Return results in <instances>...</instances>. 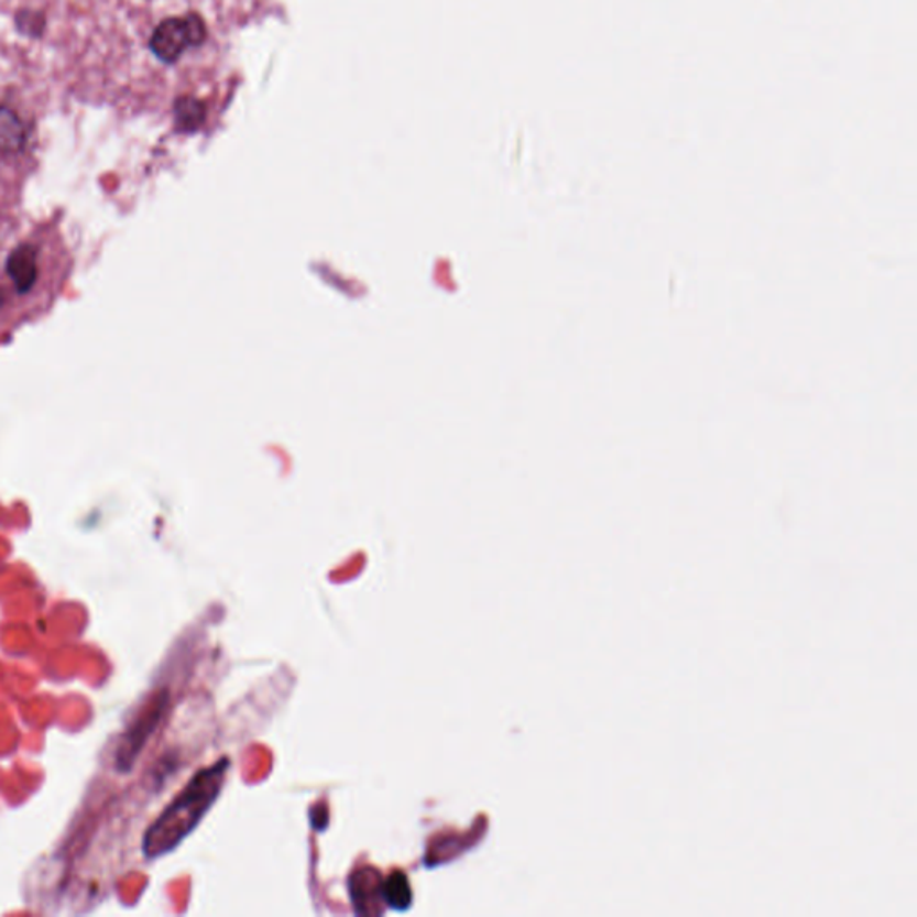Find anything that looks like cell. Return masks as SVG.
I'll return each mask as SVG.
<instances>
[{
    "mask_svg": "<svg viewBox=\"0 0 917 917\" xmlns=\"http://www.w3.org/2000/svg\"><path fill=\"white\" fill-rule=\"evenodd\" d=\"M4 273L19 296L30 294L42 279V259L39 245L33 242H20L6 259Z\"/></svg>",
    "mask_w": 917,
    "mask_h": 917,
    "instance_id": "3957f363",
    "label": "cell"
},
{
    "mask_svg": "<svg viewBox=\"0 0 917 917\" xmlns=\"http://www.w3.org/2000/svg\"><path fill=\"white\" fill-rule=\"evenodd\" d=\"M230 762L219 760L217 764L199 771L185 785L164 814L151 825L144 837V855L150 860L160 859L176 850L221 796Z\"/></svg>",
    "mask_w": 917,
    "mask_h": 917,
    "instance_id": "6da1fadb",
    "label": "cell"
},
{
    "mask_svg": "<svg viewBox=\"0 0 917 917\" xmlns=\"http://www.w3.org/2000/svg\"><path fill=\"white\" fill-rule=\"evenodd\" d=\"M164 708L165 699L154 701L153 705L145 710V713L140 716L139 721H137L135 725L131 728V731H128L124 742H122L121 747H119V754H117L119 767L130 768L131 765H133L137 756H139L140 750H142V745L148 742V739H150L154 728L159 724L160 717L164 713Z\"/></svg>",
    "mask_w": 917,
    "mask_h": 917,
    "instance_id": "277c9868",
    "label": "cell"
},
{
    "mask_svg": "<svg viewBox=\"0 0 917 917\" xmlns=\"http://www.w3.org/2000/svg\"><path fill=\"white\" fill-rule=\"evenodd\" d=\"M174 128L179 133H196L207 122V105L194 96H182L174 101Z\"/></svg>",
    "mask_w": 917,
    "mask_h": 917,
    "instance_id": "8992f818",
    "label": "cell"
},
{
    "mask_svg": "<svg viewBox=\"0 0 917 917\" xmlns=\"http://www.w3.org/2000/svg\"><path fill=\"white\" fill-rule=\"evenodd\" d=\"M380 898L399 913H405L413 905V888L404 873H393L380 884Z\"/></svg>",
    "mask_w": 917,
    "mask_h": 917,
    "instance_id": "52a82bcc",
    "label": "cell"
},
{
    "mask_svg": "<svg viewBox=\"0 0 917 917\" xmlns=\"http://www.w3.org/2000/svg\"><path fill=\"white\" fill-rule=\"evenodd\" d=\"M208 39L207 24L197 13L185 17H171L154 28L150 39L151 53L154 58L174 65L190 48L201 47Z\"/></svg>",
    "mask_w": 917,
    "mask_h": 917,
    "instance_id": "7a4b0ae2",
    "label": "cell"
},
{
    "mask_svg": "<svg viewBox=\"0 0 917 917\" xmlns=\"http://www.w3.org/2000/svg\"><path fill=\"white\" fill-rule=\"evenodd\" d=\"M30 137V122L24 121L11 106L0 105V154L15 156L24 153Z\"/></svg>",
    "mask_w": 917,
    "mask_h": 917,
    "instance_id": "5b68a950",
    "label": "cell"
},
{
    "mask_svg": "<svg viewBox=\"0 0 917 917\" xmlns=\"http://www.w3.org/2000/svg\"><path fill=\"white\" fill-rule=\"evenodd\" d=\"M17 31L28 39H42L47 28V19L42 11L22 10L15 15Z\"/></svg>",
    "mask_w": 917,
    "mask_h": 917,
    "instance_id": "ba28073f",
    "label": "cell"
}]
</instances>
